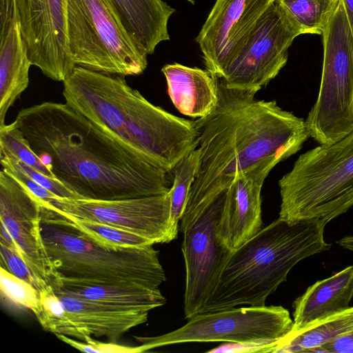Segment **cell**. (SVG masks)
<instances>
[{
  "instance_id": "obj_13",
  "label": "cell",
  "mask_w": 353,
  "mask_h": 353,
  "mask_svg": "<svg viewBox=\"0 0 353 353\" xmlns=\"http://www.w3.org/2000/svg\"><path fill=\"white\" fill-rule=\"evenodd\" d=\"M17 5L32 65L63 82L76 66L68 44V0H17Z\"/></svg>"
},
{
  "instance_id": "obj_24",
  "label": "cell",
  "mask_w": 353,
  "mask_h": 353,
  "mask_svg": "<svg viewBox=\"0 0 353 353\" xmlns=\"http://www.w3.org/2000/svg\"><path fill=\"white\" fill-rule=\"evenodd\" d=\"M303 34H322L339 0H278Z\"/></svg>"
},
{
  "instance_id": "obj_6",
  "label": "cell",
  "mask_w": 353,
  "mask_h": 353,
  "mask_svg": "<svg viewBox=\"0 0 353 353\" xmlns=\"http://www.w3.org/2000/svg\"><path fill=\"white\" fill-rule=\"evenodd\" d=\"M279 218L326 223L353 206V131L301 154L279 181Z\"/></svg>"
},
{
  "instance_id": "obj_1",
  "label": "cell",
  "mask_w": 353,
  "mask_h": 353,
  "mask_svg": "<svg viewBox=\"0 0 353 353\" xmlns=\"http://www.w3.org/2000/svg\"><path fill=\"white\" fill-rule=\"evenodd\" d=\"M55 179L79 199L168 194L169 172L145 161L66 103L43 102L14 120Z\"/></svg>"
},
{
  "instance_id": "obj_36",
  "label": "cell",
  "mask_w": 353,
  "mask_h": 353,
  "mask_svg": "<svg viewBox=\"0 0 353 353\" xmlns=\"http://www.w3.org/2000/svg\"><path fill=\"white\" fill-rule=\"evenodd\" d=\"M336 243L341 247L353 252V236H346Z\"/></svg>"
},
{
  "instance_id": "obj_25",
  "label": "cell",
  "mask_w": 353,
  "mask_h": 353,
  "mask_svg": "<svg viewBox=\"0 0 353 353\" xmlns=\"http://www.w3.org/2000/svg\"><path fill=\"white\" fill-rule=\"evenodd\" d=\"M200 163V152L197 148L183 158L174 168L173 182L170 190V221L179 229L191 187L194 181Z\"/></svg>"
},
{
  "instance_id": "obj_14",
  "label": "cell",
  "mask_w": 353,
  "mask_h": 353,
  "mask_svg": "<svg viewBox=\"0 0 353 353\" xmlns=\"http://www.w3.org/2000/svg\"><path fill=\"white\" fill-rule=\"evenodd\" d=\"M274 0H216L196 41L206 70L221 79Z\"/></svg>"
},
{
  "instance_id": "obj_5",
  "label": "cell",
  "mask_w": 353,
  "mask_h": 353,
  "mask_svg": "<svg viewBox=\"0 0 353 353\" xmlns=\"http://www.w3.org/2000/svg\"><path fill=\"white\" fill-rule=\"evenodd\" d=\"M43 241L59 279L159 288L166 279L152 245L110 248L88 238L70 219L41 201Z\"/></svg>"
},
{
  "instance_id": "obj_30",
  "label": "cell",
  "mask_w": 353,
  "mask_h": 353,
  "mask_svg": "<svg viewBox=\"0 0 353 353\" xmlns=\"http://www.w3.org/2000/svg\"><path fill=\"white\" fill-rule=\"evenodd\" d=\"M0 161L2 167L1 170L13 177L42 202L50 203L52 200L59 197L39 184L26 174L19 165L14 154L0 152Z\"/></svg>"
},
{
  "instance_id": "obj_18",
  "label": "cell",
  "mask_w": 353,
  "mask_h": 353,
  "mask_svg": "<svg viewBox=\"0 0 353 353\" xmlns=\"http://www.w3.org/2000/svg\"><path fill=\"white\" fill-rule=\"evenodd\" d=\"M0 117L5 119L29 84L32 65L23 39L17 0H0Z\"/></svg>"
},
{
  "instance_id": "obj_10",
  "label": "cell",
  "mask_w": 353,
  "mask_h": 353,
  "mask_svg": "<svg viewBox=\"0 0 353 353\" xmlns=\"http://www.w3.org/2000/svg\"><path fill=\"white\" fill-rule=\"evenodd\" d=\"M303 34L282 4L274 0L220 79L229 88L256 93L285 65L288 49Z\"/></svg>"
},
{
  "instance_id": "obj_35",
  "label": "cell",
  "mask_w": 353,
  "mask_h": 353,
  "mask_svg": "<svg viewBox=\"0 0 353 353\" xmlns=\"http://www.w3.org/2000/svg\"><path fill=\"white\" fill-rule=\"evenodd\" d=\"M344 8L346 18L353 37V0H340Z\"/></svg>"
},
{
  "instance_id": "obj_8",
  "label": "cell",
  "mask_w": 353,
  "mask_h": 353,
  "mask_svg": "<svg viewBox=\"0 0 353 353\" xmlns=\"http://www.w3.org/2000/svg\"><path fill=\"white\" fill-rule=\"evenodd\" d=\"M321 35V80L305 123L310 137L330 145L353 131V37L340 0Z\"/></svg>"
},
{
  "instance_id": "obj_22",
  "label": "cell",
  "mask_w": 353,
  "mask_h": 353,
  "mask_svg": "<svg viewBox=\"0 0 353 353\" xmlns=\"http://www.w3.org/2000/svg\"><path fill=\"white\" fill-rule=\"evenodd\" d=\"M68 295L112 307L150 311L163 305L166 299L159 288L140 285L85 282L59 279L53 288Z\"/></svg>"
},
{
  "instance_id": "obj_17",
  "label": "cell",
  "mask_w": 353,
  "mask_h": 353,
  "mask_svg": "<svg viewBox=\"0 0 353 353\" xmlns=\"http://www.w3.org/2000/svg\"><path fill=\"white\" fill-rule=\"evenodd\" d=\"M62 301L65 316L55 334L85 341L105 336L116 341L132 328L145 323L149 311L112 307L54 290Z\"/></svg>"
},
{
  "instance_id": "obj_11",
  "label": "cell",
  "mask_w": 353,
  "mask_h": 353,
  "mask_svg": "<svg viewBox=\"0 0 353 353\" xmlns=\"http://www.w3.org/2000/svg\"><path fill=\"white\" fill-rule=\"evenodd\" d=\"M223 194L214 199L183 232L181 250L185 267L184 313L188 319L203 310L232 252L218 234Z\"/></svg>"
},
{
  "instance_id": "obj_9",
  "label": "cell",
  "mask_w": 353,
  "mask_h": 353,
  "mask_svg": "<svg viewBox=\"0 0 353 353\" xmlns=\"http://www.w3.org/2000/svg\"><path fill=\"white\" fill-rule=\"evenodd\" d=\"M294 321L281 305L232 307L199 313L177 330L141 338L143 352L169 345L193 342H280L292 330Z\"/></svg>"
},
{
  "instance_id": "obj_31",
  "label": "cell",
  "mask_w": 353,
  "mask_h": 353,
  "mask_svg": "<svg viewBox=\"0 0 353 353\" xmlns=\"http://www.w3.org/2000/svg\"><path fill=\"white\" fill-rule=\"evenodd\" d=\"M0 253L1 266L13 275L28 283L39 292L50 285L34 273L19 254L2 243H0Z\"/></svg>"
},
{
  "instance_id": "obj_23",
  "label": "cell",
  "mask_w": 353,
  "mask_h": 353,
  "mask_svg": "<svg viewBox=\"0 0 353 353\" xmlns=\"http://www.w3.org/2000/svg\"><path fill=\"white\" fill-rule=\"evenodd\" d=\"M353 330V307L289 333L274 347V353L315 352L334 338Z\"/></svg>"
},
{
  "instance_id": "obj_4",
  "label": "cell",
  "mask_w": 353,
  "mask_h": 353,
  "mask_svg": "<svg viewBox=\"0 0 353 353\" xmlns=\"http://www.w3.org/2000/svg\"><path fill=\"white\" fill-rule=\"evenodd\" d=\"M327 223L318 220L288 222L279 217L233 250L201 313L265 305L301 260L330 250L324 239Z\"/></svg>"
},
{
  "instance_id": "obj_29",
  "label": "cell",
  "mask_w": 353,
  "mask_h": 353,
  "mask_svg": "<svg viewBox=\"0 0 353 353\" xmlns=\"http://www.w3.org/2000/svg\"><path fill=\"white\" fill-rule=\"evenodd\" d=\"M39 299L41 310L36 318L46 331L54 334L65 318V307L51 285L39 292Z\"/></svg>"
},
{
  "instance_id": "obj_26",
  "label": "cell",
  "mask_w": 353,
  "mask_h": 353,
  "mask_svg": "<svg viewBox=\"0 0 353 353\" xmlns=\"http://www.w3.org/2000/svg\"><path fill=\"white\" fill-rule=\"evenodd\" d=\"M65 216L92 241L104 247L119 249L141 248L154 244L148 239L105 223Z\"/></svg>"
},
{
  "instance_id": "obj_20",
  "label": "cell",
  "mask_w": 353,
  "mask_h": 353,
  "mask_svg": "<svg viewBox=\"0 0 353 353\" xmlns=\"http://www.w3.org/2000/svg\"><path fill=\"white\" fill-rule=\"evenodd\" d=\"M352 298L353 265H350L317 281L293 302L294 325L290 332L347 310Z\"/></svg>"
},
{
  "instance_id": "obj_16",
  "label": "cell",
  "mask_w": 353,
  "mask_h": 353,
  "mask_svg": "<svg viewBox=\"0 0 353 353\" xmlns=\"http://www.w3.org/2000/svg\"><path fill=\"white\" fill-rule=\"evenodd\" d=\"M281 161L276 157L263 160L239 174L224 192L218 234L231 250L241 247L263 228L262 187Z\"/></svg>"
},
{
  "instance_id": "obj_19",
  "label": "cell",
  "mask_w": 353,
  "mask_h": 353,
  "mask_svg": "<svg viewBox=\"0 0 353 353\" xmlns=\"http://www.w3.org/2000/svg\"><path fill=\"white\" fill-rule=\"evenodd\" d=\"M161 71L170 98L181 113L199 119L209 115L216 108L219 79L208 70L175 63L165 65Z\"/></svg>"
},
{
  "instance_id": "obj_27",
  "label": "cell",
  "mask_w": 353,
  "mask_h": 353,
  "mask_svg": "<svg viewBox=\"0 0 353 353\" xmlns=\"http://www.w3.org/2000/svg\"><path fill=\"white\" fill-rule=\"evenodd\" d=\"M0 152L11 153L43 174L55 179L51 170L30 148L14 121L0 126Z\"/></svg>"
},
{
  "instance_id": "obj_34",
  "label": "cell",
  "mask_w": 353,
  "mask_h": 353,
  "mask_svg": "<svg viewBox=\"0 0 353 353\" xmlns=\"http://www.w3.org/2000/svg\"><path fill=\"white\" fill-rule=\"evenodd\" d=\"M315 352L353 353V330L323 344Z\"/></svg>"
},
{
  "instance_id": "obj_33",
  "label": "cell",
  "mask_w": 353,
  "mask_h": 353,
  "mask_svg": "<svg viewBox=\"0 0 353 353\" xmlns=\"http://www.w3.org/2000/svg\"><path fill=\"white\" fill-rule=\"evenodd\" d=\"M278 344L279 342L271 341L250 343H227L212 349L208 351V352H272L273 350Z\"/></svg>"
},
{
  "instance_id": "obj_21",
  "label": "cell",
  "mask_w": 353,
  "mask_h": 353,
  "mask_svg": "<svg viewBox=\"0 0 353 353\" xmlns=\"http://www.w3.org/2000/svg\"><path fill=\"white\" fill-rule=\"evenodd\" d=\"M128 34L145 54L170 40L168 20L175 12L163 0H110Z\"/></svg>"
},
{
  "instance_id": "obj_2",
  "label": "cell",
  "mask_w": 353,
  "mask_h": 353,
  "mask_svg": "<svg viewBox=\"0 0 353 353\" xmlns=\"http://www.w3.org/2000/svg\"><path fill=\"white\" fill-rule=\"evenodd\" d=\"M256 94L229 88L219 79L216 108L194 121L200 163L180 221L182 233L239 174L268 158H289L310 137L305 120Z\"/></svg>"
},
{
  "instance_id": "obj_15",
  "label": "cell",
  "mask_w": 353,
  "mask_h": 353,
  "mask_svg": "<svg viewBox=\"0 0 353 353\" xmlns=\"http://www.w3.org/2000/svg\"><path fill=\"white\" fill-rule=\"evenodd\" d=\"M0 221L8 229L32 270L52 288L57 275L41 229V200L3 170L0 172Z\"/></svg>"
},
{
  "instance_id": "obj_12",
  "label": "cell",
  "mask_w": 353,
  "mask_h": 353,
  "mask_svg": "<svg viewBox=\"0 0 353 353\" xmlns=\"http://www.w3.org/2000/svg\"><path fill=\"white\" fill-rule=\"evenodd\" d=\"M49 203L65 215L105 223L154 244L170 243L179 232L170 221V192L116 200L57 197Z\"/></svg>"
},
{
  "instance_id": "obj_3",
  "label": "cell",
  "mask_w": 353,
  "mask_h": 353,
  "mask_svg": "<svg viewBox=\"0 0 353 353\" xmlns=\"http://www.w3.org/2000/svg\"><path fill=\"white\" fill-rule=\"evenodd\" d=\"M65 103L156 167L171 173L197 147L194 121L148 101L125 77L76 65L63 81Z\"/></svg>"
},
{
  "instance_id": "obj_7",
  "label": "cell",
  "mask_w": 353,
  "mask_h": 353,
  "mask_svg": "<svg viewBox=\"0 0 353 353\" xmlns=\"http://www.w3.org/2000/svg\"><path fill=\"white\" fill-rule=\"evenodd\" d=\"M67 28L76 65L123 77L146 69L148 55L134 43L110 0H68Z\"/></svg>"
},
{
  "instance_id": "obj_28",
  "label": "cell",
  "mask_w": 353,
  "mask_h": 353,
  "mask_svg": "<svg viewBox=\"0 0 353 353\" xmlns=\"http://www.w3.org/2000/svg\"><path fill=\"white\" fill-rule=\"evenodd\" d=\"M0 288L1 294L13 303L29 309L35 316L39 313V292L2 266L0 268Z\"/></svg>"
},
{
  "instance_id": "obj_32",
  "label": "cell",
  "mask_w": 353,
  "mask_h": 353,
  "mask_svg": "<svg viewBox=\"0 0 353 353\" xmlns=\"http://www.w3.org/2000/svg\"><path fill=\"white\" fill-rule=\"evenodd\" d=\"M55 336L67 344L72 347L88 353H132V352H143L142 348L138 347H128L117 345L114 343H105L94 341L92 337L88 338L83 342L78 341L73 338L60 334H55Z\"/></svg>"
},
{
  "instance_id": "obj_37",
  "label": "cell",
  "mask_w": 353,
  "mask_h": 353,
  "mask_svg": "<svg viewBox=\"0 0 353 353\" xmlns=\"http://www.w3.org/2000/svg\"><path fill=\"white\" fill-rule=\"evenodd\" d=\"M188 2L191 3L192 4H194V0H187Z\"/></svg>"
}]
</instances>
